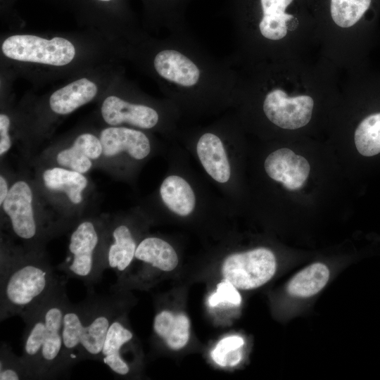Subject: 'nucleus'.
<instances>
[{
  "label": "nucleus",
  "instance_id": "30",
  "mask_svg": "<svg viewBox=\"0 0 380 380\" xmlns=\"http://www.w3.org/2000/svg\"><path fill=\"white\" fill-rule=\"evenodd\" d=\"M9 191L8 182L5 177L2 175L0 176V205H1L6 199Z\"/></svg>",
  "mask_w": 380,
  "mask_h": 380
},
{
  "label": "nucleus",
  "instance_id": "10",
  "mask_svg": "<svg viewBox=\"0 0 380 380\" xmlns=\"http://www.w3.org/2000/svg\"><path fill=\"white\" fill-rule=\"evenodd\" d=\"M265 172L289 190L300 189L309 175L310 165L303 156L286 148L272 152L265 159Z\"/></svg>",
  "mask_w": 380,
  "mask_h": 380
},
{
  "label": "nucleus",
  "instance_id": "12",
  "mask_svg": "<svg viewBox=\"0 0 380 380\" xmlns=\"http://www.w3.org/2000/svg\"><path fill=\"white\" fill-rule=\"evenodd\" d=\"M101 115L104 121L111 126L127 123L141 129H151L159 120L155 109L129 103L115 96L105 99L101 106Z\"/></svg>",
  "mask_w": 380,
  "mask_h": 380
},
{
  "label": "nucleus",
  "instance_id": "6",
  "mask_svg": "<svg viewBox=\"0 0 380 380\" xmlns=\"http://www.w3.org/2000/svg\"><path fill=\"white\" fill-rule=\"evenodd\" d=\"M1 50L13 60L56 66L68 64L75 55L74 45L65 38L46 39L30 34L8 37L3 42Z\"/></svg>",
  "mask_w": 380,
  "mask_h": 380
},
{
  "label": "nucleus",
  "instance_id": "21",
  "mask_svg": "<svg viewBox=\"0 0 380 380\" xmlns=\"http://www.w3.org/2000/svg\"><path fill=\"white\" fill-rule=\"evenodd\" d=\"M160 195L167 208L179 216L189 215L195 208L194 190L180 176L167 177L160 186Z\"/></svg>",
  "mask_w": 380,
  "mask_h": 380
},
{
  "label": "nucleus",
  "instance_id": "11",
  "mask_svg": "<svg viewBox=\"0 0 380 380\" xmlns=\"http://www.w3.org/2000/svg\"><path fill=\"white\" fill-rule=\"evenodd\" d=\"M102 144V155L107 158L115 156L121 153L140 160L150 153L151 144L146 135L137 129L110 127L103 129L99 137Z\"/></svg>",
  "mask_w": 380,
  "mask_h": 380
},
{
  "label": "nucleus",
  "instance_id": "31",
  "mask_svg": "<svg viewBox=\"0 0 380 380\" xmlns=\"http://www.w3.org/2000/svg\"><path fill=\"white\" fill-rule=\"evenodd\" d=\"M170 2L173 4V6L179 11L181 12L182 8L184 6V2L186 0H170Z\"/></svg>",
  "mask_w": 380,
  "mask_h": 380
},
{
  "label": "nucleus",
  "instance_id": "2",
  "mask_svg": "<svg viewBox=\"0 0 380 380\" xmlns=\"http://www.w3.org/2000/svg\"><path fill=\"white\" fill-rule=\"evenodd\" d=\"M65 279L23 319L22 360L30 379H55L70 370L64 350L63 319L69 300Z\"/></svg>",
  "mask_w": 380,
  "mask_h": 380
},
{
  "label": "nucleus",
  "instance_id": "27",
  "mask_svg": "<svg viewBox=\"0 0 380 380\" xmlns=\"http://www.w3.org/2000/svg\"><path fill=\"white\" fill-rule=\"evenodd\" d=\"M30 379L21 356L14 353L10 345L4 341L0 348V380Z\"/></svg>",
  "mask_w": 380,
  "mask_h": 380
},
{
  "label": "nucleus",
  "instance_id": "20",
  "mask_svg": "<svg viewBox=\"0 0 380 380\" xmlns=\"http://www.w3.org/2000/svg\"><path fill=\"white\" fill-rule=\"evenodd\" d=\"M329 278L328 266L323 262H314L300 270L289 279L287 292L296 298H310L325 287Z\"/></svg>",
  "mask_w": 380,
  "mask_h": 380
},
{
  "label": "nucleus",
  "instance_id": "29",
  "mask_svg": "<svg viewBox=\"0 0 380 380\" xmlns=\"http://www.w3.org/2000/svg\"><path fill=\"white\" fill-rule=\"evenodd\" d=\"M10 119L5 114L0 115V156H3L11 147V139L8 134Z\"/></svg>",
  "mask_w": 380,
  "mask_h": 380
},
{
  "label": "nucleus",
  "instance_id": "1",
  "mask_svg": "<svg viewBox=\"0 0 380 380\" xmlns=\"http://www.w3.org/2000/svg\"><path fill=\"white\" fill-rule=\"evenodd\" d=\"M66 279L56 273L42 248H20L1 241L0 321L15 316L23 320Z\"/></svg>",
  "mask_w": 380,
  "mask_h": 380
},
{
  "label": "nucleus",
  "instance_id": "8",
  "mask_svg": "<svg viewBox=\"0 0 380 380\" xmlns=\"http://www.w3.org/2000/svg\"><path fill=\"white\" fill-rule=\"evenodd\" d=\"M313 106V100L309 96L289 97L283 90L275 89L266 95L263 110L269 120L277 126L296 129L309 122Z\"/></svg>",
  "mask_w": 380,
  "mask_h": 380
},
{
  "label": "nucleus",
  "instance_id": "28",
  "mask_svg": "<svg viewBox=\"0 0 380 380\" xmlns=\"http://www.w3.org/2000/svg\"><path fill=\"white\" fill-rule=\"evenodd\" d=\"M208 302L210 307H215L220 303L239 305L241 303V296L231 282L224 279L217 284L216 291L208 298Z\"/></svg>",
  "mask_w": 380,
  "mask_h": 380
},
{
  "label": "nucleus",
  "instance_id": "16",
  "mask_svg": "<svg viewBox=\"0 0 380 380\" xmlns=\"http://www.w3.org/2000/svg\"><path fill=\"white\" fill-rule=\"evenodd\" d=\"M196 153L204 170L214 180L222 184L229 181L230 165L219 137L210 132L203 134L197 142Z\"/></svg>",
  "mask_w": 380,
  "mask_h": 380
},
{
  "label": "nucleus",
  "instance_id": "5",
  "mask_svg": "<svg viewBox=\"0 0 380 380\" xmlns=\"http://www.w3.org/2000/svg\"><path fill=\"white\" fill-rule=\"evenodd\" d=\"M1 206L8 219L13 236L23 241L25 248H42L43 242L51 233L35 215L29 184L24 180L15 182Z\"/></svg>",
  "mask_w": 380,
  "mask_h": 380
},
{
  "label": "nucleus",
  "instance_id": "9",
  "mask_svg": "<svg viewBox=\"0 0 380 380\" xmlns=\"http://www.w3.org/2000/svg\"><path fill=\"white\" fill-rule=\"evenodd\" d=\"M137 247L134 234L125 223L106 226L103 260L106 270L110 268L118 274V281L129 270Z\"/></svg>",
  "mask_w": 380,
  "mask_h": 380
},
{
  "label": "nucleus",
  "instance_id": "26",
  "mask_svg": "<svg viewBox=\"0 0 380 380\" xmlns=\"http://www.w3.org/2000/svg\"><path fill=\"white\" fill-rule=\"evenodd\" d=\"M243 338L237 335L221 339L211 352L213 361L220 367H234L242 359Z\"/></svg>",
  "mask_w": 380,
  "mask_h": 380
},
{
  "label": "nucleus",
  "instance_id": "32",
  "mask_svg": "<svg viewBox=\"0 0 380 380\" xmlns=\"http://www.w3.org/2000/svg\"><path fill=\"white\" fill-rule=\"evenodd\" d=\"M100 1H110V0H100Z\"/></svg>",
  "mask_w": 380,
  "mask_h": 380
},
{
  "label": "nucleus",
  "instance_id": "23",
  "mask_svg": "<svg viewBox=\"0 0 380 380\" xmlns=\"http://www.w3.org/2000/svg\"><path fill=\"white\" fill-rule=\"evenodd\" d=\"M293 0H259L262 18L259 22L261 34L270 40H279L287 33V22L293 15L285 13Z\"/></svg>",
  "mask_w": 380,
  "mask_h": 380
},
{
  "label": "nucleus",
  "instance_id": "22",
  "mask_svg": "<svg viewBox=\"0 0 380 380\" xmlns=\"http://www.w3.org/2000/svg\"><path fill=\"white\" fill-rule=\"evenodd\" d=\"M189 319L183 313L162 310L155 317L153 330L173 350L184 347L189 338Z\"/></svg>",
  "mask_w": 380,
  "mask_h": 380
},
{
  "label": "nucleus",
  "instance_id": "4",
  "mask_svg": "<svg viewBox=\"0 0 380 380\" xmlns=\"http://www.w3.org/2000/svg\"><path fill=\"white\" fill-rule=\"evenodd\" d=\"M106 226L90 220L79 222L72 232L66 259L57 267L68 279L81 281L87 287L99 283L106 270L103 260Z\"/></svg>",
  "mask_w": 380,
  "mask_h": 380
},
{
  "label": "nucleus",
  "instance_id": "15",
  "mask_svg": "<svg viewBox=\"0 0 380 380\" xmlns=\"http://www.w3.org/2000/svg\"><path fill=\"white\" fill-rule=\"evenodd\" d=\"M102 153L100 139L84 133L77 137L71 146L58 153L56 162L62 167L85 174L91 168L92 160L99 158Z\"/></svg>",
  "mask_w": 380,
  "mask_h": 380
},
{
  "label": "nucleus",
  "instance_id": "18",
  "mask_svg": "<svg viewBox=\"0 0 380 380\" xmlns=\"http://www.w3.org/2000/svg\"><path fill=\"white\" fill-rule=\"evenodd\" d=\"M134 259L155 270L170 272L178 265L174 248L166 241L156 236L144 239L137 245Z\"/></svg>",
  "mask_w": 380,
  "mask_h": 380
},
{
  "label": "nucleus",
  "instance_id": "24",
  "mask_svg": "<svg viewBox=\"0 0 380 380\" xmlns=\"http://www.w3.org/2000/svg\"><path fill=\"white\" fill-rule=\"evenodd\" d=\"M354 139L361 155L373 156L380 153V113L367 116L359 124Z\"/></svg>",
  "mask_w": 380,
  "mask_h": 380
},
{
  "label": "nucleus",
  "instance_id": "7",
  "mask_svg": "<svg viewBox=\"0 0 380 380\" xmlns=\"http://www.w3.org/2000/svg\"><path fill=\"white\" fill-rule=\"evenodd\" d=\"M276 270V257L266 248L232 254L222 266L224 279L241 290H251L264 285L274 277Z\"/></svg>",
  "mask_w": 380,
  "mask_h": 380
},
{
  "label": "nucleus",
  "instance_id": "19",
  "mask_svg": "<svg viewBox=\"0 0 380 380\" xmlns=\"http://www.w3.org/2000/svg\"><path fill=\"white\" fill-rule=\"evenodd\" d=\"M42 180L48 189L65 194L75 205L82 202V193L88 185V180L84 174L62 167L45 170Z\"/></svg>",
  "mask_w": 380,
  "mask_h": 380
},
{
  "label": "nucleus",
  "instance_id": "14",
  "mask_svg": "<svg viewBox=\"0 0 380 380\" xmlns=\"http://www.w3.org/2000/svg\"><path fill=\"white\" fill-rule=\"evenodd\" d=\"M157 73L164 80L179 87H195L201 77V70L184 53L175 49H164L153 60Z\"/></svg>",
  "mask_w": 380,
  "mask_h": 380
},
{
  "label": "nucleus",
  "instance_id": "3",
  "mask_svg": "<svg viewBox=\"0 0 380 380\" xmlns=\"http://www.w3.org/2000/svg\"><path fill=\"white\" fill-rule=\"evenodd\" d=\"M121 291L98 294L88 288L87 297L72 303L68 300L63 319L65 355L70 368L83 360H101L108 329L124 312Z\"/></svg>",
  "mask_w": 380,
  "mask_h": 380
},
{
  "label": "nucleus",
  "instance_id": "17",
  "mask_svg": "<svg viewBox=\"0 0 380 380\" xmlns=\"http://www.w3.org/2000/svg\"><path fill=\"white\" fill-rule=\"evenodd\" d=\"M97 91L94 82L81 78L54 91L50 96L49 106L55 113L67 115L91 101Z\"/></svg>",
  "mask_w": 380,
  "mask_h": 380
},
{
  "label": "nucleus",
  "instance_id": "13",
  "mask_svg": "<svg viewBox=\"0 0 380 380\" xmlns=\"http://www.w3.org/2000/svg\"><path fill=\"white\" fill-rule=\"evenodd\" d=\"M124 312L112 322L101 352L100 361L116 376H128L132 372L125 357L134 335L125 324Z\"/></svg>",
  "mask_w": 380,
  "mask_h": 380
},
{
  "label": "nucleus",
  "instance_id": "25",
  "mask_svg": "<svg viewBox=\"0 0 380 380\" xmlns=\"http://www.w3.org/2000/svg\"><path fill=\"white\" fill-rule=\"evenodd\" d=\"M371 0H331V15L341 27L354 25L369 8Z\"/></svg>",
  "mask_w": 380,
  "mask_h": 380
}]
</instances>
